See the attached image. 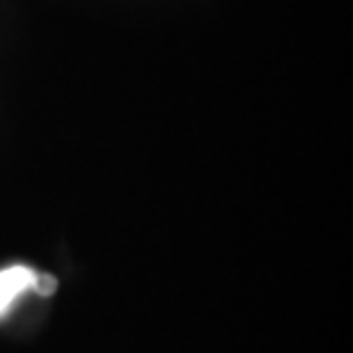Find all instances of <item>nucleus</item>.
Segmentation results:
<instances>
[{"instance_id": "nucleus-1", "label": "nucleus", "mask_w": 353, "mask_h": 353, "mask_svg": "<svg viewBox=\"0 0 353 353\" xmlns=\"http://www.w3.org/2000/svg\"><path fill=\"white\" fill-rule=\"evenodd\" d=\"M37 273L28 266H10L0 271V314H5L26 289H32Z\"/></svg>"}, {"instance_id": "nucleus-2", "label": "nucleus", "mask_w": 353, "mask_h": 353, "mask_svg": "<svg viewBox=\"0 0 353 353\" xmlns=\"http://www.w3.org/2000/svg\"><path fill=\"white\" fill-rule=\"evenodd\" d=\"M32 289L39 296H53L55 289H58V280H55L53 275H37V278H34Z\"/></svg>"}]
</instances>
